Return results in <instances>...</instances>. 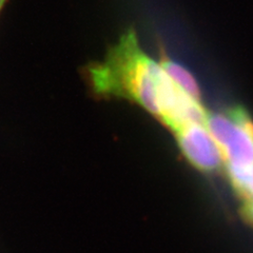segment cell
I'll list each match as a JSON object with an SVG mask.
<instances>
[{
    "label": "cell",
    "mask_w": 253,
    "mask_h": 253,
    "mask_svg": "<svg viewBox=\"0 0 253 253\" xmlns=\"http://www.w3.org/2000/svg\"><path fill=\"white\" fill-rule=\"evenodd\" d=\"M206 128L214 139L226 167L253 168V120L245 109L208 114Z\"/></svg>",
    "instance_id": "cell-1"
},
{
    "label": "cell",
    "mask_w": 253,
    "mask_h": 253,
    "mask_svg": "<svg viewBox=\"0 0 253 253\" xmlns=\"http://www.w3.org/2000/svg\"><path fill=\"white\" fill-rule=\"evenodd\" d=\"M175 133L180 150L194 167L205 172L220 168L223 156L205 125H190Z\"/></svg>",
    "instance_id": "cell-2"
},
{
    "label": "cell",
    "mask_w": 253,
    "mask_h": 253,
    "mask_svg": "<svg viewBox=\"0 0 253 253\" xmlns=\"http://www.w3.org/2000/svg\"><path fill=\"white\" fill-rule=\"evenodd\" d=\"M160 63L180 89H183L195 100L201 101L202 94L200 85L197 84L194 76L186 68L166 56H162Z\"/></svg>",
    "instance_id": "cell-3"
},
{
    "label": "cell",
    "mask_w": 253,
    "mask_h": 253,
    "mask_svg": "<svg viewBox=\"0 0 253 253\" xmlns=\"http://www.w3.org/2000/svg\"><path fill=\"white\" fill-rule=\"evenodd\" d=\"M245 200V206H244V215L248 221L253 225V195L247 197Z\"/></svg>",
    "instance_id": "cell-4"
},
{
    "label": "cell",
    "mask_w": 253,
    "mask_h": 253,
    "mask_svg": "<svg viewBox=\"0 0 253 253\" xmlns=\"http://www.w3.org/2000/svg\"><path fill=\"white\" fill-rule=\"evenodd\" d=\"M252 195H253V168L249 171L246 186H245V189L242 193V196L244 199H247V197Z\"/></svg>",
    "instance_id": "cell-5"
},
{
    "label": "cell",
    "mask_w": 253,
    "mask_h": 253,
    "mask_svg": "<svg viewBox=\"0 0 253 253\" xmlns=\"http://www.w3.org/2000/svg\"><path fill=\"white\" fill-rule=\"evenodd\" d=\"M7 1H9V0H0V13L2 12L3 7L5 6V4H6Z\"/></svg>",
    "instance_id": "cell-6"
}]
</instances>
